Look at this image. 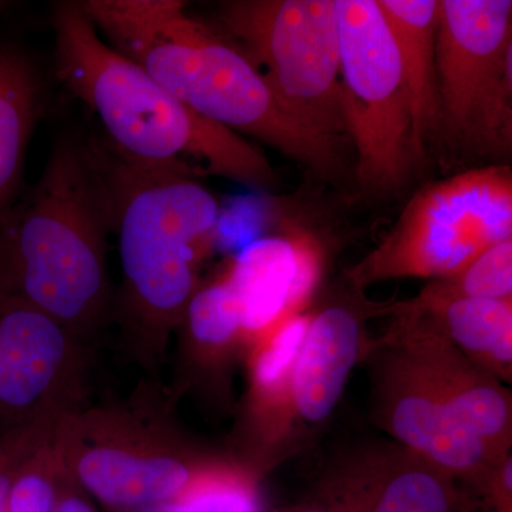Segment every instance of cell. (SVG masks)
Listing matches in <instances>:
<instances>
[{
  "label": "cell",
  "instance_id": "1",
  "mask_svg": "<svg viewBox=\"0 0 512 512\" xmlns=\"http://www.w3.org/2000/svg\"><path fill=\"white\" fill-rule=\"evenodd\" d=\"M101 37L175 99L212 123L255 138L323 178L343 167L342 138L292 116L247 56L178 0L79 2Z\"/></svg>",
  "mask_w": 512,
  "mask_h": 512
},
{
  "label": "cell",
  "instance_id": "2",
  "mask_svg": "<svg viewBox=\"0 0 512 512\" xmlns=\"http://www.w3.org/2000/svg\"><path fill=\"white\" fill-rule=\"evenodd\" d=\"M99 160L110 234L121 266L113 318L124 352L158 377L185 306L198 288L197 268L217 239L221 210L198 178L121 156L104 138H89Z\"/></svg>",
  "mask_w": 512,
  "mask_h": 512
},
{
  "label": "cell",
  "instance_id": "3",
  "mask_svg": "<svg viewBox=\"0 0 512 512\" xmlns=\"http://www.w3.org/2000/svg\"><path fill=\"white\" fill-rule=\"evenodd\" d=\"M110 235L92 144L59 141L39 180L0 215V292L89 343L113 315Z\"/></svg>",
  "mask_w": 512,
  "mask_h": 512
},
{
  "label": "cell",
  "instance_id": "4",
  "mask_svg": "<svg viewBox=\"0 0 512 512\" xmlns=\"http://www.w3.org/2000/svg\"><path fill=\"white\" fill-rule=\"evenodd\" d=\"M52 25L57 77L96 114L104 140L121 156L188 177L215 175L251 188L276 187L274 168L258 147L188 109L114 50L79 2L55 6Z\"/></svg>",
  "mask_w": 512,
  "mask_h": 512
},
{
  "label": "cell",
  "instance_id": "5",
  "mask_svg": "<svg viewBox=\"0 0 512 512\" xmlns=\"http://www.w3.org/2000/svg\"><path fill=\"white\" fill-rule=\"evenodd\" d=\"M53 437L67 473L104 512L170 503L211 463L178 427L158 377L144 376L124 399L83 404Z\"/></svg>",
  "mask_w": 512,
  "mask_h": 512
},
{
  "label": "cell",
  "instance_id": "6",
  "mask_svg": "<svg viewBox=\"0 0 512 512\" xmlns=\"http://www.w3.org/2000/svg\"><path fill=\"white\" fill-rule=\"evenodd\" d=\"M510 239L511 167L474 168L417 191L389 234L350 274L357 284L443 278Z\"/></svg>",
  "mask_w": 512,
  "mask_h": 512
},
{
  "label": "cell",
  "instance_id": "7",
  "mask_svg": "<svg viewBox=\"0 0 512 512\" xmlns=\"http://www.w3.org/2000/svg\"><path fill=\"white\" fill-rule=\"evenodd\" d=\"M217 19L292 116L346 140L335 0H232Z\"/></svg>",
  "mask_w": 512,
  "mask_h": 512
},
{
  "label": "cell",
  "instance_id": "8",
  "mask_svg": "<svg viewBox=\"0 0 512 512\" xmlns=\"http://www.w3.org/2000/svg\"><path fill=\"white\" fill-rule=\"evenodd\" d=\"M339 77L356 177L377 195L400 190L416 158L402 59L377 0H335Z\"/></svg>",
  "mask_w": 512,
  "mask_h": 512
},
{
  "label": "cell",
  "instance_id": "9",
  "mask_svg": "<svg viewBox=\"0 0 512 512\" xmlns=\"http://www.w3.org/2000/svg\"><path fill=\"white\" fill-rule=\"evenodd\" d=\"M436 67L437 133L481 153L507 151L512 141L511 0H441Z\"/></svg>",
  "mask_w": 512,
  "mask_h": 512
},
{
  "label": "cell",
  "instance_id": "10",
  "mask_svg": "<svg viewBox=\"0 0 512 512\" xmlns=\"http://www.w3.org/2000/svg\"><path fill=\"white\" fill-rule=\"evenodd\" d=\"M87 343L30 303L0 292V429L59 421L86 397Z\"/></svg>",
  "mask_w": 512,
  "mask_h": 512
},
{
  "label": "cell",
  "instance_id": "11",
  "mask_svg": "<svg viewBox=\"0 0 512 512\" xmlns=\"http://www.w3.org/2000/svg\"><path fill=\"white\" fill-rule=\"evenodd\" d=\"M359 320L349 309L330 306L309 322L293 365V400L303 419H328L357 362Z\"/></svg>",
  "mask_w": 512,
  "mask_h": 512
},
{
  "label": "cell",
  "instance_id": "12",
  "mask_svg": "<svg viewBox=\"0 0 512 512\" xmlns=\"http://www.w3.org/2000/svg\"><path fill=\"white\" fill-rule=\"evenodd\" d=\"M389 23L400 59L412 107L414 158L426 157L427 143L437 134L436 45L440 2L437 0H377Z\"/></svg>",
  "mask_w": 512,
  "mask_h": 512
},
{
  "label": "cell",
  "instance_id": "13",
  "mask_svg": "<svg viewBox=\"0 0 512 512\" xmlns=\"http://www.w3.org/2000/svg\"><path fill=\"white\" fill-rule=\"evenodd\" d=\"M390 426L407 447L451 473H473L490 450L419 376L394 400Z\"/></svg>",
  "mask_w": 512,
  "mask_h": 512
},
{
  "label": "cell",
  "instance_id": "14",
  "mask_svg": "<svg viewBox=\"0 0 512 512\" xmlns=\"http://www.w3.org/2000/svg\"><path fill=\"white\" fill-rule=\"evenodd\" d=\"M296 268V235L261 239L237 256L228 275L241 302L245 333H264L279 319L292 315Z\"/></svg>",
  "mask_w": 512,
  "mask_h": 512
},
{
  "label": "cell",
  "instance_id": "15",
  "mask_svg": "<svg viewBox=\"0 0 512 512\" xmlns=\"http://www.w3.org/2000/svg\"><path fill=\"white\" fill-rule=\"evenodd\" d=\"M39 100L33 63L15 47L0 45V215L18 198Z\"/></svg>",
  "mask_w": 512,
  "mask_h": 512
},
{
  "label": "cell",
  "instance_id": "16",
  "mask_svg": "<svg viewBox=\"0 0 512 512\" xmlns=\"http://www.w3.org/2000/svg\"><path fill=\"white\" fill-rule=\"evenodd\" d=\"M424 313L440 318L450 338L461 348L485 355L498 366L511 365V299H458Z\"/></svg>",
  "mask_w": 512,
  "mask_h": 512
},
{
  "label": "cell",
  "instance_id": "17",
  "mask_svg": "<svg viewBox=\"0 0 512 512\" xmlns=\"http://www.w3.org/2000/svg\"><path fill=\"white\" fill-rule=\"evenodd\" d=\"M512 239L478 255L466 268L439 278L413 302L400 305L402 311L427 312L466 298L511 299Z\"/></svg>",
  "mask_w": 512,
  "mask_h": 512
},
{
  "label": "cell",
  "instance_id": "18",
  "mask_svg": "<svg viewBox=\"0 0 512 512\" xmlns=\"http://www.w3.org/2000/svg\"><path fill=\"white\" fill-rule=\"evenodd\" d=\"M456 494L443 477L410 467L365 494H352L330 512H460Z\"/></svg>",
  "mask_w": 512,
  "mask_h": 512
},
{
  "label": "cell",
  "instance_id": "19",
  "mask_svg": "<svg viewBox=\"0 0 512 512\" xmlns=\"http://www.w3.org/2000/svg\"><path fill=\"white\" fill-rule=\"evenodd\" d=\"M419 377L447 404L454 417L468 431L488 446L501 439L510 426L511 409L507 397L490 383L477 380H458L451 377L447 383L433 366L424 363Z\"/></svg>",
  "mask_w": 512,
  "mask_h": 512
},
{
  "label": "cell",
  "instance_id": "20",
  "mask_svg": "<svg viewBox=\"0 0 512 512\" xmlns=\"http://www.w3.org/2000/svg\"><path fill=\"white\" fill-rule=\"evenodd\" d=\"M175 333L180 339L221 348H231L244 335L241 302L228 272L217 281L198 285Z\"/></svg>",
  "mask_w": 512,
  "mask_h": 512
},
{
  "label": "cell",
  "instance_id": "21",
  "mask_svg": "<svg viewBox=\"0 0 512 512\" xmlns=\"http://www.w3.org/2000/svg\"><path fill=\"white\" fill-rule=\"evenodd\" d=\"M171 503L175 512H265L258 487L247 471L212 461Z\"/></svg>",
  "mask_w": 512,
  "mask_h": 512
},
{
  "label": "cell",
  "instance_id": "22",
  "mask_svg": "<svg viewBox=\"0 0 512 512\" xmlns=\"http://www.w3.org/2000/svg\"><path fill=\"white\" fill-rule=\"evenodd\" d=\"M53 433L55 429L20 467L6 512H56L64 466Z\"/></svg>",
  "mask_w": 512,
  "mask_h": 512
},
{
  "label": "cell",
  "instance_id": "23",
  "mask_svg": "<svg viewBox=\"0 0 512 512\" xmlns=\"http://www.w3.org/2000/svg\"><path fill=\"white\" fill-rule=\"evenodd\" d=\"M311 319L299 313L275 323L271 336L259 350L252 367L255 393L268 394L279 386L295 365Z\"/></svg>",
  "mask_w": 512,
  "mask_h": 512
},
{
  "label": "cell",
  "instance_id": "24",
  "mask_svg": "<svg viewBox=\"0 0 512 512\" xmlns=\"http://www.w3.org/2000/svg\"><path fill=\"white\" fill-rule=\"evenodd\" d=\"M57 421H35L0 429V512H6L12 485L30 454L52 433Z\"/></svg>",
  "mask_w": 512,
  "mask_h": 512
},
{
  "label": "cell",
  "instance_id": "25",
  "mask_svg": "<svg viewBox=\"0 0 512 512\" xmlns=\"http://www.w3.org/2000/svg\"><path fill=\"white\" fill-rule=\"evenodd\" d=\"M56 512H101L92 497L80 488L64 468Z\"/></svg>",
  "mask_w": 512,
  "mask_h": 512
},
{
  "label": "cell",
  "instance_id": "26",
  "mask_svg": "<svg viewBox=\"0 0 512 512\" xmlns=\"http://www.w3.org/2000/svg\"><path fill=\"white\" fill-rule=\"evenodd\" d=\"M130 512H175V511H174L173 504H171V501H170V503L151 505V507L140 508V510L130 511Z\"/></svg>",
  "mask_w": 512,
  "mask_h": 512
},
{
  "label": "cell",
  "instance_id": "27",
  "mask_svg": "<svg viewBox=\"0 0 512 512\" xmlns=\"http://www.w3.org/2000/svg\"><path fill=\"white\" fill-rule=\"evenodd\" d=\"M299 512H330L329 510H315V508H312V510H302Z\"/></svg>",
  "mask_w": 512,
  "mask_h": 512
},
{
  "label": "cell",
  "instance_id": "28",
  "mask_svg": "<svg viewBox=\"0 0 512 512\" xmlns=\"http://www.w3.org/2000/svg\"><path fill=\"white\" fill-rule=\"evenodd\" d=\"M6 8V3L5 2H0V10H3Z\"/></svg>",
  "mask_w": 512,
  "mask_h": 512
}]
</instances>
